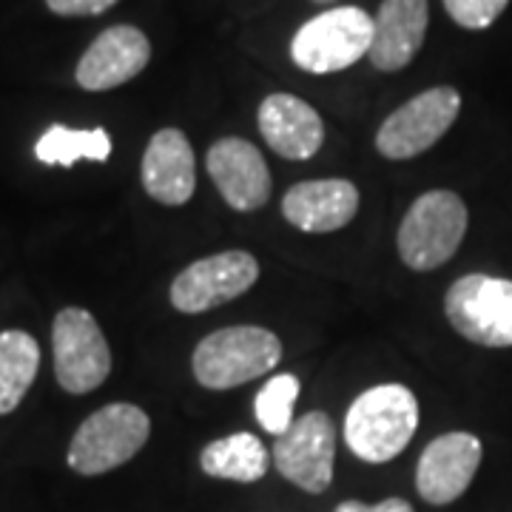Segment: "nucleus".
<instances>
[{
  "mask_svg": "<svg viewBox=\"0 0 512 512\" xmlns=\"http://www.w3.org/2000/svg\"><path fill=\"white\" fill-rule=\"evenodd\" d=\"M419 427V402L404 384H376L356 396L345 416L350 453L367 464H384L404 453Z\"/></svg>",
  "mask_w": 512,
  "mask_h": 512,
  "instance_id": "nucleus-1",
  "label": "nucleus"
},
{
  "mask_svg": "<svg viewBox=\"0 0 512 512\" xmlns=\"http://www.w3.org/2000/svg\"><path fill=\"white\" fill-rule=\"evenodd\" d=\"M282 359V342L276 333L256 325H237L208 333L202 339L191 367L205 390H231L271 373Z\"/></svg>",
  "mask_w": 512,
  "mask_h": 512,
  "instance_id": "nucleus-2",
  "label": "nucleus"
},
{
  "mask_svg": "<svg viewBox=\"0 0 512 512\" xmlns=\"http://www.w3.org/2000/svg\"><path fill=\"white\" fill-rule=\"evenodd\" d=\"M467 205L456 191H427L413 202L399 225V256L413 271H436L450 262L467 234Z\"/></svg>",
  "mask_w": 512,
  "mask_h": 512,
  "instance_id": "nucleus-3",
  "label": "nucleus"
},
{
  "mask_svg": "<svg viewBox=\"0 0 512 512\" xmlns=\"http://www.w3.org/2000/svg\"><path fill=\"white\" fill-rule=\"evenodd\" d=\"M151 419L137 404H106L83 421L69 444V467L80 476H103L128 464L146 447Z\"/></svg>",
  "mask_w": 512,
  "mask_h": 512,
  "instance_id": "nucleus-4",
  "label": "nucleus"
},
{
  "mask_svg": "<svg viewBox=\"0 0 512 512\" xmlns=\"http://www.w3.org/2000/svg\"><path fill=\"white\" fill-rule=\"evenodd\" d=\"M373 18L359 6H336L311 18L293 35L291 57L302 72L333 74L370 55Z\"/></svg>",
  "mask_w": 512,
  "mask_h": 512,
  "instance_id": "nucleus-5",
  "label": "nucleus"
},
{
  "mask_svg": "<svg viewBox=\"0 0 512 512\" xmlns=\"http://www.w3.org/2000/svg\"><path fill=\"white\" fill-rule=\"evenodd\" d=\"M447 322L481 348H512V279L467 274L444 296Z\"/></svg>",
  "mask_w": 512,
  "mask_h": 512,
  "instance_id": "nucleus-6",
  "label": "nucleus"
},
{
  "mask_svg": "<svg viewBox=\"0 0 512 512\" xmlns=\"http://www.w3.org/2000/svg\"><path fill=\"white\" fill-rule=\"evenodd\" d=\"M461 111V94L453 86H436L416 94L393 111L376 134V148L387 160H413L433 148L450 131Z\"/></svg>",
  "mask_w": 512,
  "mask_h": 512,
  "instance_id": "nucleus-7",
  "label": "nucleus"
},
{
  "mask_svg": "<svg viewBox=\"0 0 512 512\" xmlns=\"http://www.w3.org/2000/svg\"><path fill=\"white\" fill-rule=\"evenodd\" d=\"M52 350H55L57 384L66 393L83 396L109 379V342L89 311L66 308L57 313L52 325Z\"/></svg>",
  "mask_w": 512,
  "mask_h": 512,
  "instance_id": "nucleus-8",
  "label": "nucleus"
},
{
  "mask_svg": "<svg viewBox=\"0 0 512 512\" xmlns=\"http://www.w3.org/2000/svg\"><path fill=\"white\" fill-rule=\"evenodd\" d=\"M276 470L311 495L328 493L336 461V427L328 413L313 410L291 424L288 433L276 436L271 450Z\"/></svg>",
  "mask_w": 512,
  "mask_h": 512,
  "instance_id": "nucleus-9",
  "label": "nucleus"
},
{
  "mask_svg": "<svg viewBox=\"0 0 512 512\" xmlns=\"http://www.w3.org/2000/svg\"><path fill=\"white\" fill-rule=\"evenodd\" d=\"M259 262L248 251H222L197 259L171 282V305L180 313H205L251 291Z\"/></svg>",
  "mask_w": 512,
  "mask_h": 512,
  "instance_id": "nucleus-10",
  "label": "nucleus"
},
{
  "mask_svg": "<svg viewBox=\"0 0 512 512\" xmlns=\"http://www.w3.org/2000/svg\"><path fill=\"white\" fill-rule=\"evenodd\" d=\"M484 447L473 433H444L433 439L416 467V490L433 507H447L467 493L481 467Z\"/></svg>",
  "mask_w": 512,
  "mask_h": 512,
  "instance_id": "nucleus-11",
  "label": "nucleus"
},
{
  "mask_svg": "<svg viewBox=\"0 0 512 512\" xmlns=\"http://www.w3.org/2000/svg\"><path fill=\"white\" fill-rule=\"evenodd\" d=\"M205 168L234 211H259L271 200V171L262 151L242 137H222L208 148Z\"/></svg>",
  "mask_w": 512,
  "mask_h": 512,
  "instance_id": "nucleus-12",
  "label": "nucleus"
},
{
  "mask_svg": "<svg viewBox=\"0 0 512 512\" xmlns=\"http://www.w3.org/2000/svg\"><path fill=\"white\" fill-rule=\"evenodd\" d=\"M151 60V43L137 26H111L94 37L77 63V86L86 92H109L134 80Z\"/></svg>",
  "mask_w": 512,
  "mask_h": 512,
  "instance_id": "nucleus-13",
  "label": "nucleus"
},
{
  "mask_svg": "<svg viewBox=\"0 0 512 512\" xmlns=\"http://www.w3.org/2000/svg\"><path fill=\"white\" fill-rule=\"evenodd\" d=\"M140 174L148 197L168 208H180L194 197L197 188L194 148L180 128H163L148 140Z\"/></svg>",
  "mask_w": 512,
  "mask_h": 512,
  "instance_id": "nucleus-14",
  "label": "nucleus"
},
{
  "mask_svg": "<svg viewBox=\"0 0 512 512\" xmlns=\"http://www.w3.org/2000/svg\"><path fill=\"white\" fill-rule=\"evenodd\" d=\"M259 131L285 160H311L325 143V123L313 106L293 94H268L259 106Z\"/></svg>",
  "mask_w": 512,
  "mask_h": 512,
  "instance_id": "nucleus-15",
  "label": "nucleus"
},
{
  "mask_svg": "<svg viewBox=\"0 0 512 512\" xmlns=\"http://www.w3.org/2000/svg\"><path fill=\"white\" fill-rule=\"evenodd\" d=\"M359 211V188L350 180H305L282 197V214L305 234H333Z\"/></svg>",
  "mask_w": 512,
  "mask_h": 512,
  "instance_id": "nucleus-16",
  "label": "nucleus"
},
{
  "mask_svg": "<svg viewBox=\"0 0 512 512\" xmlns=\"http://www.w3.org/2000/svg\"><path fill=\"white\" fill-rule=\"evenodd\" d=\"M430 6L427 0H382L373 18L370 63L379 72H399L419 55L427 35Z\"/></svg>",
  "mask_w": 512,
  "mask_h": 512,
  "instance_id": "nucleus-17",
  "label": "nucleus"
},
{
  "mask_svg": "<svg viewBox=\"0 0 512 512\" xmlns=\"http://www.w3.org/2000/svg\"><path fill=\"white\" fill-rule=\"evenodd\" d=\"M271 453L254 433H234L211 441L200 453V467L205 476L237 481V484H254L271 470Z\"/></svg>",
  "mask_w": 512,
  "mask_h": 512,
  "instance_id": "nucleus-18",
  "label": "nucleus"
},
{
  "mask_svg": "<svg viewBox=\"0 0 512 512\" xmlns=\"http://www.w3.org/2000/svg\"><path fill=\"white\" fill-rule=\"evenodd\" d=\"M40 367V345L26 330L0 333V416L12 413L29 387L35 384Z\"/></svg>",
  "mask_w": 512,
  "mask_h": 512,
  "instance_id": "nucleus-19",
  "label": "nucleus"
},
{
  "mask_svg": "<svg viewBox=\"0 0 512 512\" xmlns=\"http://www.w3.org/2000/svg\"><path fill=\"white\" fill-rule=\"evenodd\" d=\"M35 157L43 165H74L77 160L106 163L111 157V137L106 128L49 126L35 143Z\"/></svg>",
  "mask_w": 512,
  "mask_h": 512,
  "instance_id": "nucleus-20",
  "label": "nucleus"
},
{
  "mask_svg": "<svg viewBox=\"0 0 512 512\" xmlns=\"http://www.w3.org/2000/svg\"><path fill=\"white\" fill-rule=\"evenodd\" d=\"M299 379L293 373H276L274 379H268L265 387L256 393L254 413L259 427L271 436H282L291 430L293 404L299 399Z\"/></svg>",
  "mask_w": 512,
  "mask_h": 512,
  "instance_id": "nucleus-21",
  "label": "nucleus"
},
{
  "mask_svg": "<svg viewBox=\"0 0 512 512\" xmlns=\"http://www.w3.org/2000/svg\"><path fill=\"white\" fill-rule=\"evenodd\" d=\"M507 3L510 0H444V9L458 26L478 32V29H490L507 9Z\"/></svg>",
  "mask_w": 512,
  "mask_h": 512,
  "instance_id": "nucleus-22",
  "label": "nucleus"
},
{
  "mask_svg": "<svg viewBox=\"0 0 512 512\" xmlns=\"http://www.w3.org/2000/svg\"><path fill=\"white\" fill-rule=\"evenodd\" d=\"M117 0H46L49 12H55L60 18H92L109 12Z\"/></svg>",
  "mask_w": 512,
  "mask_h": 512,
  "instance_id": "nucleus-23",
  "label": "nucleus"
},
{
  "mask_svg": "<svg viewBox=\"0 0 512 512\" xmlns=\"http://www.w3.org/2000/svg\"><path fill=\"white\" fill-rule=\"evenodd\" d=\"M336 512H416L404 498H384L379 504H362V501H342Z\"/></svg>",
  "mask_w": 512,
  "mask_h": 512,
  "instance_id": "nucleus-24",
  "label": "nucleus"
},
{
  "mask_svg": "<svg viewBox=\"0 0 512 512\" xmlns=\"http://www.w3.org/2000/svg\"><path fill=\"white\" fill-rule=\"evenodd\" d=\"M313 3H333V0H313Z\"/></svg>",
  "mask_w": 512,
  "mask_h": 512,
  "instance_id": "nucleus-25",
  "label": "nucleus"
}]
</instances>
